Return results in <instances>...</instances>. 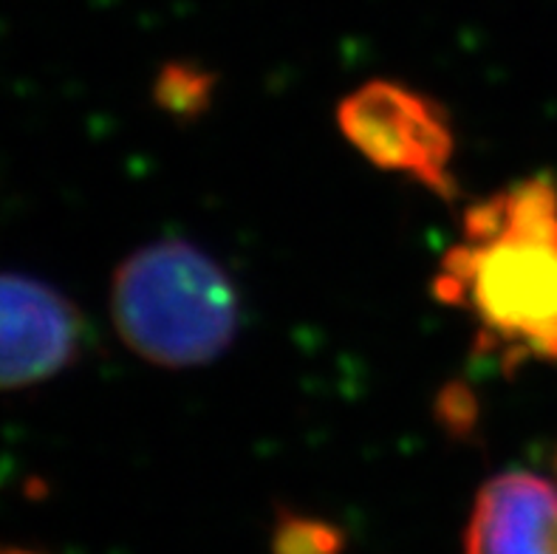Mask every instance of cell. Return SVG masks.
<instances>
[{
  "mask_svg": "<svg viewBox=\"0 0 557 554\" xmlns=\"http://www.w3.org/2000/svg\"><path fill=\"white\" fill-rule=\"evenodd\" d=\"M215 99V77L196 63H164L153 79V102L176 120H196L210 111Z\"/></svg>",
  "mask_w": 557,
  "mask_h": 554,
  "instance_id": "8992f818",
  "label": "cell"
},
{
  "mask_svg": "<svg viewBox=\"0 0 557 554\" xmlns=\"http://www.w3.org/2000/svg\"><path fill=\"white\" fill-rule=\"evenodd\" d=\"M85 317L51 283L0 269V391H23L69 371L83 354Z\"/></svg>",
  "mask_w": 557,
  "mask_h": 554,
  "instance_id": "277c9868",
  "label": "cell"
},
{
  "mask_svg": "<svg viewBox=\"0 0 557 554\" xmlns=\"http://www.w3.org/2000/svg\"><path fill=\"white\" fill-rule=\"evenodd\" d=\"M433 295L473 317L481 345L504 368L557 362V184L530 176L467 207Z\"/></svg>",
  "mask_w": 557,
  "mask_h": 554,
  "instance_id": "6da1fadb",
  "label": "cell"
},
{
  "mask_svg": "<svg viewBox=\"0 0 557 554\" xmlns=\"http://www.w3.org/2000/svg\"><path fill=\"white\" fill-rule=\"evenodd\" d=\"M346 534L334 524L283 509L272 529V554H343Z\"/></svg>",
  "mask_w": 557,
  "mask_h": 554,
  "instance_id": "52a82bcc",
  "label": "cell"
},
{
  "mask_svg": "<svg viewBox=\"0 0 557 554\" xmlns=\"http://www.w3.org/2000/svg\"><path fill=\"white\" fill-rule=\"evenodd\" d=\"M475 416H479V405H475V396L465 385L453 382L442 391V396H438V419L450 433H470L475 424Z\"/></svg>",
  "mask_w": 557,
  "mask_h": 554,
  "instance_id": "ba28073f",
  "label": "cell"
},
{
  "mask_svg": "<svg viewBox=\"0 0 557 554\" xmlns=\"http://www.w3.org/2000/svg\"><path fill=\"white\" fill-rule=\"evenodd\" d=\"M552 554H557V520H555V529H552Z\"/></svg>",
  "mask_w": 557,
  "mask_h": 554,
  "instance_id": "30bf717a",
  "label": "cell"
},
{
  "mask_svg": "<svg viewBox=\"0 0 557 554\" xmlns=\"http://www.w3.org/2000/svg\"><path fill=\"white\" fill-rule=\"evenodd\" d=\"M240 311L230 272L193 241L139 246L111 278L113 329L156 368L212 366L238 340Z\"/></svg>",
  "mask_w": 557,
  "mask_h": 554,
  "instance_id": "7a4b0ae2",
  "label": "cell"
},
{
  "mask_svg": "<svg viewBox=\"0 0 557 554\" xmlns=\"http://www.w3.org/2000/svg\"><path fill=\"white\" fill-rule=\"evenodd\" d=\"M557 487L535 472H502L475 495L465 554H552Z\"/></svg>",
  "mask_w": 557,
  "mask_h": 554,
  "instance_id": "5b68a950",
  "label": "cell"
},
{
  "mask_svg": "<svg viewBox=\"0 0 557 554\" xmlns=\"http://www.w3.org/2000/svg\"><path fill=\"white\" fill-rule=\"evenodd\" d=\"M0 554H42V552H32V549H17V546H9V549H0Z\"/></svg>",
  "mask_w": 557,
  "mask_h": 554,
  "instance_id": "9c48e42d",
  "label": "cell"
},
{
  "mask_svg": "<svg viewBox=\"0 0 557 554\" xmlns=\"http://www.w3.org/2000/svg\"><path fill=\"white\" fill-rule=\"evenodd\" d=\"M337 127L374 168L399 173L436 196H456V134L445 106L394 79H368L339 99Z\"/></svg>",
  "mask_w": 557,
  "mask_h": 554,
  "instance_id": "3957f363",
  "label": "cell"
}]
</instances>
